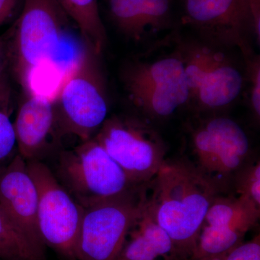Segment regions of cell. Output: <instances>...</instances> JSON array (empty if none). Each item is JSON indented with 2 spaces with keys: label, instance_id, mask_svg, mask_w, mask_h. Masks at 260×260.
<instances>
[{
  "label": "cell",
  "instance_id": "obj_7",
  "mask_svg": "<svg viewBox=\"0 0 260 260\" xmlns=\"http://www.w3.org/2000/svg\"><path fill=\"white\" fill-rule=\"evenodd\" d=\"M147 183L129 194L83 207L77 260H116L146 203Z\"/></svg>",
  "mask_w": 260,
  "mask_h": 260
},
{
  "label": "cell",
  "instance_id": "obj_2",
  "mask_svg": "<svg viewBox=\"0 0 260 260\" xmlns=\"http://www.w3.org/2000/svg\"><path fill=\"white\" fill-rule=\"evenodd\" d=\"M122 80L138 115L150 122L166 120L189 103L179 40L171 51L157 54L153 48L132 61L124 70Z\"/></svg>",
  "mask_w": 260,
  "mask_h": 260
},
{
  "label": "cell",
  "instance_id": "obj_8",
  "mask_svg": "<svg viewBox=\"0 0 260 260\" xmlns=\"http://www.w3.org/2000/svg\"><path fill=\"white\" fill-rule=\"evenodd\" d=\"M132 180L145 184L153 179L167 158L165 142L144 118H107L93 137Z\"/></svg>",
  "mask_w": 260,
  "mask_h": 260
},
{
  "label": "cell",
  "instance_id": "obj_24",
  "mask_svg": "<svg viewBox=\"0 0 260 260\" xmlns=\"http://www.w3.org/2000/svg\"><path fill=\"white\" fill-rule=\"evenodd\" d=\"M10 49L8 32L0 36V77L9 70Z\"/></svg>",
  "mask_w": 260,
  "mask_h": 260
},
{
  "label": "cell",
  "instance_id": "obj_6",
  "mask_svg": "<svg viewBox=\"0 0 260 260\" xmlns=\"http://www.w3.org/2000/svg\"><path fill=\"white\" fill-rule=\"evenodd\" d=\"M189 135L191 156L186 158L220 194L229 192L236 173L252 158L245 131L227 116L211 115L191 124Z\"/></svg>",
  "mask_w": 260,
  "mask_h": 260
},
{
  "label": "cell",
  "instance_id": "obj_25",
  "mask_svg": "<svg viewBox=\"0 0 260 260\" xmlns=\"http://www.w3.org/2000/svg\"><path fill=\"white\" fill-rule=\"evenodd\" d=\"M225 255V254H224ZM224 255L217 256H205V257H191L186 260H223Z\"/></svg>",
  "mask_w": 260,
  "mask_h": 260
},
{
  "label": "cell",
  "instance_id": "obj_22",
  "mask_svg": "<svg viewBox=\"0 0 260 260\" xmlns=\"http://www.w3.org/2000/svg\"><path fill=\"white\" fill-rule=\"evenodd\" d=\"M223 260H260V236L243 242L224 255Z\"/></svg>",
  "mask_w": 260,
  "mask_h": 260
},
{
  "label": "cell",
  "instance_id": "obj_3",
  "mask_svg": "<svg viewBox=\"0 0 260 260\" xmlns=\"http://www.w3.org/2000/svg\"><path fill=\"white\" fill-rule=\"evenodd\" d=\"M99 56L86 46L53 102L61 138L71 135L86 141L95 136L107 120L109 103Z\"/></svg>",
  "mask_w": 260,
  "mask_h": 260
},
{
  "label": "cell",
  "instance_id": "obj_16",
  "mask_svg": "<svg viewBox=\"0 0 260 260\" xmlns=\"http://www.w3.org/2000/svg\"><path fill=\"white\" fill-rule=\"evenodd\" d=\"M116 260H177L172 239L152 218L146 203Z\"/></svg>",
  "mask_w": 260,
  "mask_h": 260
},
{
  "label": "cell",
  "instance_id": "obj_14",
  "mask_svg": "<svg viewBox=\"0 0 260 260\" xmlns=\"http://www.w3.org/2000/svg\"><path fill=\"white\" fill-rule=\"evenodd\" d=\"M109 14L123 35L142 42L162 31L170 20V0H109Z\"/></svg>",
  "mask_w": 260,
  "mask_h": 260
},
{
  "label": "cell",
  "instance_id": "obj_23",
  "mask_svg": "<svg viewBox=\"0 0 260 260\" xmlns=\"http://www.w3.org/2000/svg\"><path fill=\"white\" fill-rule=\"evenodd\" d=\"M23 4V0H0V27L12 20Z\"/></svg>",
  "mask_w": 260,
  "mask_h": 260
},
{
  "label": "cell",
  "instance_id": "obj_10",
  "mask_svg": "<svg viewBox=\"0 0 260 260\" xmlns=\"http://www.w3.org/2000/svg\"><path fill=\"white\" fill-rule=\"evenodd\" d=\"M184 23L199 34L202 40L217 47L251 49L254 36L251 0H185Z\"/></svg>",
  "mask_w": 260,
  "mask_h": 260
},
{
  "label": "cell",
  "instance_id": "obj_9",
  "mask_svg": "<svg viewBox=\"0 0 260 260\" xmlns=\"http://www.w3.org/2000/svg\"><path fill=\"white\" fill-rule=\"evenodd\" d=\"M27 164L37 188L38 225L44 245L64 259L77 260L83 207L59 184L46 164L41 160Z\"/></svg>",
  "mask_w": 260,
  "mask_h": 260
},
{
  "label": "cell",
  "instance_id": "obj_18",
  "mask_svg": "<svg viewBox=\"0 0 260 260\" xmlns=\"http://www.w3.org/2000/svg\"><path fill=\"white\" fill-rule=\"evenodd\" d=\"M0 259L46 260L44 249L34 244L0 209Z\"/></svg>",
  "mask_w": 260,
  "mask_h": 260
},
{
  "label": "cell",
  "instance_id": "obj_20",
  "mask_svg": "<svg viewBox=\"0 0 260 260\" xmlns=\"http://www.w3.org/2000/svg\"><path fill=\"white\" fill-rule=\"evenodd\" d=\"M231 189L234 195L250 202L260 209V162L259 159L249 160L234 175Z\"/></svg>",
  "mask_w": 260,
  "mask_h": 260
},
{
  "label": "cell",
  "instance_id": "obj_1",
  "mask_svg": "<svg viewBox=\"0 0 260 260\" xmlns=\"http://www.w3.org/2000/svg\"><path fill=\"white\" fill-rule=\"evenodd\" d=\"M220 194L186 156L166 158L148 181L147 210L172 239L177 260L193 255L207 212Z\"/></svg>",
  "mask_w": 260,
  "mask_h": 260
},
{
  "label": "cell",
  "instance_id": "obj_12",
  "mask_svg": "<svg viewBox=\"0 0 260 260\" xmlns=\"http://www.w3.org/2000/svg\"><path fill=\"white\" fill-rule=\"evenodd\" d=\"M18 153L26 161L41 160L61 139L56 124L54 104L44 95L25 90L14 121Z\"/></svg>",
  "mask_w": 260,
  "mask_h": 260
},
{
  "label": "cell",
  "instance_id": "obj_19",
  "mask_svg": "<svg viewBox=\"0 0 260 260\" xmlns=\"http://www.w3.org/2000/svg\"><path fill=\"white\" fill-rule=\"evenodd\" d=\"M13 89L10 70L0 77V172L15 156L17 148L13 121Z\"/></svg>",
  "mask_w": 260,
  "mask_h": 260
},
{
  "label": "cell",
  "instance_id": "obj_11",
  "mask_svg": "<svg viewBox=\"0 0 260 260\" xmlns=\"http://www.w3.org/2000/svg\"><path fill=\"white\" fill-rule=\"evenodd\" d=\"M259 217L260 209L248 200L234 194H218L207 212L191 256L224 255L244 242Z\"/></svg>",
  "mask_w": 260,
  "mask_h": 260
},
{
  "label": "cell",
  "instance_id": "obj_26",
  "mask_svg": "<svg viewBox=\"0 0 260 260\" xmlns=\"http://www.w3.org/2000/svg\"><path fill=\"white\" fill-rule=\"evenodd\" d=\"M0 260H2V259H0Z\"/></svg>",
  "mask_w": 260,
  "mask_h": 260
},
{
  "label": "cell",
  "instance_id": "obj_17",
  "mask_svg": "<svg viewBox=\"0 0 260 260\" xmlns=\"http://www.w3.org/2000/svg\"><path fill=\"white\" fill-rule=\"evenodd\" d=\"M65 15L76 23L85 45L101 55L107 44V34L97 0H56Z\"/></svg>",
  "mask_w": 260,
  "mask_h": 260
},
{
  "label": "cell",
  "instance_id": "obj_5",
  "mask_svg": "<svg viewBox=\"0 0 260 260\" xmlns=\"http://www.w3.org/2000/svg\"><path fill=\"white\" fill-rule=\"evenodd\" d=\"M58 174L82 207L129 194L146 184L132 180L94 138L61 152Z\"/></svg>",
  "mask_w": 260,
  "mask_h": 260
},
{
  "label": "cell",
  "instance_id": "obj_21",
  "mask_svg": "<svg viewBox=\"0 0 260 260\" xmlns=\"http://www.w3.org/2000/svg\"><path fill=\"white\" fill-rule=\"evenodd\" d=\"M245 59L249 80V104L251 115L256 123L260 121V58L249 49L242 53Z\"/></svg>",
  "mask_w": 260,
  "mask_h": 260
},
{
  "label": "cell",
  "instance_id": "obj_15",
  "mask_svg": "<svg viewBox=\"0 0 260 260\" xmlns=\"http://www.w3.org/2000/svg\"><path fill=\"white\" fill-rule=\"evenodd\" d=\"M243 81L240 70L229 56L205 75L189 103H193L200 112L223 110L240 95Z\"/></svg>",
  "mask_w": 260,
  "mask_h": 260
},
{
  "label": "cell",
  "instance_id": "obj_4",
  "mask_svg": "<svg viewBox=\"0 0 260 260\" xmlns=\"http://www.w3.org/2000/svg\"><path fill=\"white\" fill-rule=\"evenodd\" d=\"M65 13L56 0H23L18 18L8 30L9 70L24 90L32 72L57 52Z\"/></svg>",
  "mask_w": 260,
  "mask_h": 260
},
{
  "label": "cell",
  "instance_id": "obj_13",
  "mask_svg": "<svg viewBox=\"0 0 260 260\" xmlns=\"http://www.w3.org/2000/svg\"><path fill=\"white\" fill-rule=\"evenodd\" d=\"M39 196L26 160L18 153L0 172V209L30 242L44 249L38 225Z\"/></svg>",
  "mask_w": 260,
  "mask_h": 260
}]
</instances>
